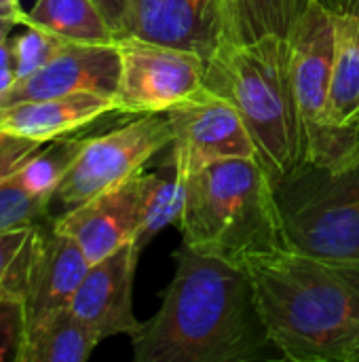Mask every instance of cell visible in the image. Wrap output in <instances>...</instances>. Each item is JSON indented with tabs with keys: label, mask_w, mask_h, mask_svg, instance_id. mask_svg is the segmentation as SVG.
Returning a JSON list of instances; mask_svg holds the SVG:
<instances>
[{
	"label": "cell",
	"mask_w": 359,
	"mask_h": 362,
	"mask_svg": "<svg viewBox=\"0 0 359 362\" xmlns=\"http://www.w3.org/2000/svg\"><path fill=\"white\" fill-rule=\"evenodd\" d=\"M159 312L131 335L135 362H256L273 356L241 265L182 244Z\"/></svg>",
	"instance_id": "cell-1"
},
{
	"label": "cell",
	"mask_w": 359,
	"mask_h": 362,
	"mask_svg": "<svg viewBox=\"0 0 359 362\" xmlns=\"http://www.w3.org/2000/svg\"><path fill=\"white\" fill-rule=\"evenodd\" d=\"M279 358L358 362L359 257H328L290 244L239 263Z\"/></svg>",
	"instance_id": "cell-2"
},
{
	"label": "cell",
	"mask_w": 359,
	"mask_h": 362,
	"mask_svg": "<svg viewBox=\"0 0 359 362\" xmlns=\"http://www.w3.org/2000/svg\"><path fill=\"white\" fill-rule=\"evenodd\" d=\"M205 85L229 98L245 121L275 185L305 163V129L294 95L290 40L267 34L248 42H222L207 59Z\"/></svg>",
	"instance_id": "cell-3"
},
{
	"label": "cell",
	"mask_w": 359,
	"mask_h": 362,
	"mask_svg": "<svg viewBox=\"0 0 359 362\" xmlns=\"http://www.w3.org/2000/svg\"><path fill=\"white\" fill-rule=\"evenodd\" d=\"M178 225L182 244L235 265L288 244L275 182L258 159L233 157L193 170Z\"/></svg>",
	"instance_id": "cell-4"
},
{
	"label": "cell",
	"mask_w": 359,
	"mask_h": 362,
	"mask_svg": "<svg viewBox=\"0 0 359 362\" xmlns=\"http://www.w3.org/2000/svg\"><path fill=\"white\" fill-rule=\"evenodd\" d=\"M294 95L305 129V163L339 172L359 161V132L328 123L334 62V23L326 0H305L290 32Z\"/></svg>",
	"instance_id": "cell-5"
},
{
	"label": "cell",
	"mask_w": 359,
	"mask_h": 362,
	"mask_svg": "<svg viewBox=\"0 0 359 362\" xmlns=\"http://www.w3.org/2000/svg\"><path fill=\"white\" fill-rule=\"evenodd\" d=\"M275 189L290 246L359 257V161L339 172L303 163Z\"/></svg>",
	"instance_id": "cell-6"
},
{
	"label": "cell",
	"mask_w": 359,
	"mask_h": 362,
	"mask_svg": "<svg viewBox=\"0 0 359 362\" xmlns=\"http://www.w3.org/2000/svg\"><path fill=\"white\" fill-rule=\"evenodd\" d=\"M171 142L174 134L167 115H140L135 121L108 134L87 138L72 170L55 189L51 204H59L61 212L80 206L97 193L140 174Z\"/></svg>",
	"instance_id": "cell-7"
},
{
	"label": "cell",
	"mask_w": 359,
	"mask_h": 362,
	"mask_svg": "<svg viewBox=\"0 0 359 362\" xmlns=\"http://www.w3.org/2000/svg\"><path fill=\"white\" fill-rule=\"evenodd\" d=\"M121 78L116 112L165 115L205 87L207 59L195 51L118 36Z\"/></svg>",
	"instance_id": "cell-8"
},
{
	"label": "cell",
	"mask_w": 359,
	"mask_h": 362,
	"mask_svg": "<svg viewBox=\"0 0 359 362\" xmlns=\"http://www.w3.org/2000/svg\"><path fill=\"white\" fill-rule=\"evenodd\" d=\"M165 115L174 134L171 155L188 174L222 159H258L256 142L235 104L207 85Z\"/></svg>",
	"instance_id": "cell-9"
},
{
	"label": "cell",
	"mask_w": 359,
	"mask_h": 362,
	"mask_svg": "<svg viewBox=\"0 0 359 362\" xmlns=\"http://www.w3.org/2000/svg\"><path fill=\"white\" fill-rule=\"evenodd\" d=\"M121 78V55L114 45L70 42L34 74L15 81L2 95L0 108L11 104L47 100L70 93H102L116 100Z\"/></svg>",
	"instance_id": "cell-10"
},
{
	"label": "cell",
	"mask_w": 359,
	"mask_h": 362,
	"mask_svg": "<svg viewBox=\"0 0 359 362\" xmlns=\"http://www.w3.org/2000/svg\"><path fill=\"white\" fill-rule=\"evenodd\" d=\"M140 255V246L131 242L91 263L72 297V314L102 339L114 335L131 337L140 329V320L133 314V280Z\"/></svg>",
	"instance_id": "cell-11"
},
{
	"label": "cell",
	"mask_w": 359,
	"mask_h": 362,
	"mask_svg": "<svg viewBox=\"0 0 359 362\" xmlns=\"http://www.w3.org/2000/svg\"><path fill=\"white\" fill-rule=\"evenodd\" d=\"M125 34L188 49L205 59L224 42L218 0H125Z\"/></svg>",
	"instance_id": "cell-12"
},
{
	"label": "cell",
	"mask_w": 359,
	"mask_h": 362,
	"mask_svg": "<svg viewBox=\"0 0 359 362\" xmlns=\"http://www.w3.org/2000/svg\"><path fill=\"white\" fill-rule=\"evenodd\" d=\"M87 269L89 261L70 235L55 229L53 223L47 229L36 227L23 291L28 331L70 308Z\"/></svg>",
	"instance_id": "cell-13"
},
{
	"label": "cell",
	"mask_w": 359,
	"mask_h": 362,
	"mask_svg": "<svg viewBox=\"0 0 359 362\" xmlns=\"http://www.w3.org/2000/svg\"><path fill=\"white\" fill-rule=\"evenodd\" d=\"M53 225L80 246L89 265L135 242L140 229V174L61 212Z\"/></svg>",
	"instance_id": "cell-14"
},
{
	"label": "cell",
	"mask_w": 359,
	"mask_h": 362,
	"mask_svg": "<svg viewBox=\"0 0 359 362\" xmlns=\"http://www.w3.org/2000/svg\"><path fill=\"white\" fill-rule=\"evenodd\" d=\"M108 112H116L114 98L83 91L0 108V129L49 142L70 132L83 129Z\"/></svg>",
	"instance_id": "cell-15"
},
{
	"label": "cell",
	"mask_w": 359,
	"mask_h": 362,
	"mask_svg": "<svg viewBox=\"0 0 359 362\" xmlns=\"http://www.w3.org/2000/svg\"><path fill=\"white\" fill-rule=\"evenodd\" d=\"M334 23L328 123L359 132V0H326Z\"/></svg>",
	"instance_id": "cell-16"
},
{
	"label": "cell",
	"mask_w": 359,
	"mask_h": 362,
	"mask_svg": "<svg viewBox=\"0 0 359 362\" xmlns=\"http://www.w3.org/2000/svg\"><path fill=\"white\" fill-rule=\"evenodd\" d=\"M188 172L169 155L159 172H140V229L135 244L144 250L154 235L180 223L186 202Z\"/></svg>",
	"instance_id": "cell-17"
},
{
	"label": "cell",
	"mask_w": 359,
	"mask_h": 362,
	"mask_svg": "<svg viewBox=\"0 0 359 362\" xmlns=\"http://www.w3.org/2000/svg\"><path fill=\"white\" fill-rule=\"evenodd\" d=\"M99 341L102 337L66 308L28 331L19 362H85Z\"/></svg>",
	"instance_id": "cell-18"
},
{
	"label": "cell",
	"mask_w": 359,
	"mask_h": 362,
	"mask_svg": "<svg viewBox=\"0 0 359 362\" xmlns=\"http://www.w3.org/2000/svg\"><path fill=\"white\" fill-rule=\"evenodd\" d=\"M23 25L87 45H114L118 38L95 0H38Z\"/></svg>",
	"instance_id": "cell-19"
},
{
	"label": "cell",
	"mask_w": 359,
	"mask_h": 362,
	"mask_svg": "<svg viewBox=\"0 0 359 362\" xmlns=\"http://www.w3.org/2000/svg\"><path fill=\"white\" fill-rule=\"evenodd\" d=\"M305 0H218L224 42L288 36Z\"/></svg>",
	"instance_id": "cell-20"
},
{
	"label": "cell",
	"mask_w": 359,
	"mask_h": 362,
	"mask_svg": "<svg viewBox=\"0 0 359 362\" xmlns=\"http://www.w3.org/2000/svg\"><path fill=\"white\" fill-rule=\"evenodd\" d=\"M85 142L87 138L68 134L44 142V146L38 148L32 159L17 172V178L34 193L53 195L59 182L72 170Z\"/></svg>",
	"instance_id": "cell-21"
},
{
	"label": "cell",
	"mask_w": 359,
	"mask_h": 362,
	"mask_svg": "<svg viewBox=\"0 0 359 362\" xmlns=\"http://www.w3.org/2000/svg\"><path fill=\"white\" fill-rule=\"evenodd\" d=\"M53 195L30 191L17 174L0 182V235L17 229H36L49 216Z\"/></svg>",
	"instance_id": "cell-22"
},
{
	"label": "cell",
	"mask_w": 359,
	"mask_h": 362,
	"mask_svg": "<svg viewBox=\"0 0 359 362\" xmlns=\"http://www.w3.org/2000/svg\"><path fill=\"white\" fill-rule=\"evenodd\" d=\"M72 40L57 36L53 32L28 25V30L11 40L15 55V81H21L44 64H49L61 49H66Z\"/></svg>",
	"instance_id": "cell-23"
},
{
	"label": "cell",
	"mask_w": 359,
	"mask_h": 362,
	"mask_svg": "<svg viewBox=\"0 0 359 362\" xmlns=\"http://www.w3.org/2000/svg\"><path fill=\"white\" fill-rule=\"evenodd\" d=\"M28 339L25 301L19 295H0V362H19Z\"/></svg>",
	"instance_id": "cell-24"
},
{
	"label": "cell",
	"mask_w": 359,
	"mask_h": 362,
	"mask_svg": "<svg viewBox=\"0 0 359 362\" xmlns=\"http://www.w3.org/2000/svg\"><path fill=\"white\" fill-rule=\"evenodd\" d=\"M44 142L0 129V182L17 174Z\"/></svg>",
	"instance_id": "cell-25"
},
{
	"label": "cell",
	"mask_w": 359,
	"mask_h": 362,
	"mask_svg": "<svg viewBox=\"0 0 359 362\" xmlns=\"http://www.w3.org/2000/svg\"><path fill=\"white\" fill-rule=\"evenodd\" d=\"M32 233L34 229H17V231H8L0 235V282L6 276L8 267L13 265V261L17 259V255L23 250Z\"/></svg>",
	"instance_id": "cell-26"
},
{
	"label": "cell",
	"mask_w": 359,
	"mask_h": 362,
	"mask_svg": "<svg viewBox=\"0 0 359 362\" xmlns=\"http://www.w3.org/2000/svg\"><path fill=\"white\" fill-rule=\"evenodd\" d=\"M15 83V55L11 40L0 42V95Z\"/></svg>",
	"instance_id": "cell-27"
},
{
	"label": "cell",
	"mask_w": 359,
	"mask_h": 362,
	"mask_svg": "<svg viewBox=\"0 0 359 362\" xmlns=\"http://www.w3.org/2000/svg\"><path fill=\"white\" fill-rule=\"evenodd\" d=\"M102 13L106 15L108 23L114 28V32L123 34V19H125V0H95Z\"/></svg>",
	"instance_id": "cell-28"
},
{
	"label": "cell",
	"mask_w": 359,
	"mask_h": 362,
	"mask_svg": "<svg viewBox=\"0 0 359 362\" xmlns=\"http://www.w3.org/2000/svg\"><path fill=\"white\" fill-rule=\"evenodd\" d=\"M25 11L23 13H2L0 11V42L8 38L11 30L15 25H23L25 23Z\"/></svg>",
	"instance_id": "cell-29"
},
{
	"label": "cell",
	"mask_w": 359,
	"mask_h": 362,
	"mask_svg": "<svg viewBox=\"0 0 359 362\" xmlns=\"http://www.w3.org/2000/svg\"><path fill=\"white\" fill-rule=\"evenodd\" d=\"M0 11L2 13H23L19 6V0H0Z\"/></svg>",
	"instance_id": "cell-30"
},
{
	"label": "cell",
	"mask_w": 359,
	"mask_h": 362,
	"mask_svg": "<svg viewBox=\"0 0 359 362\" xmlns=\"http://www.w3.org/2000/svg\"><path fill=\"white\" fill-rule=\"evenodd\" d=\"M358 362H359V356H358Z\"/></svg>",
	"instance_id": "cell-31"
}]
</instances>
